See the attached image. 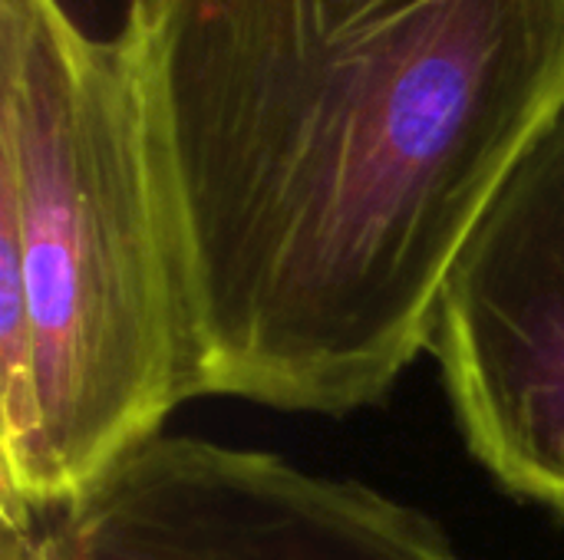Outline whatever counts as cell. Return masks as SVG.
Listing matches in <instances>:
<instances>
[{
    "label": "cell",
    "instance_id": "6da1fadb",
    "mask_svg": "<svg viewBox=\"0 0 564 560\" xmlns=\"http://www.w3.org/2000/svg\"><path fill=\"white\" fill-rule=\"evenodd\" d=\"M198 389L347 416L564 106V0H129Z\"/></svg>",
    "mask_w": 564,
    "mask_h": 560
},
{
    "label": "cell",
    "instance_id": "7a4b0ae2",
    "mask_svg": "<svg viewBox=\"0 0 564 560\" xmlns=\"http://www.w3.org/2000/svg\"><path fill=\"white\" fill-rule=\"evenodd\" d=\"M172 208L119 33L0 0V512L33 538L198 399Z\"/></svg>",
    "mask_w": 564,
    "mask_h": 560
},
{
    "label": "cell",
    "instance_id": "3957f363",
    "mask_svg": "<svg viewBox=\"0 0 564 560\" xmlns=\"http://www.w3.org/2000/svg\"><path fill=\"white\" fill-rule=\"evenodd\" d=\"M3 560H463L446 531L377 488L274 452L159 436Z\"/></svg>",
    "mask_w": 564,
    "mask_h": 560
},
{
    "label": "cell",
    "instance_id": "277c9868",
    "mask_svg": "<svg viewBox=\"0 0 564 560\" xmlns=\"http://www.w3.org/2000/svg\"><path fill=\"white\" fill-rule=\"evenodd\" d=\"M430 350L473 459L564 518V106L456 251Z\"/></svg>",
    "mask_w": 564,
    "mask_h": 560
}]
</instances>
